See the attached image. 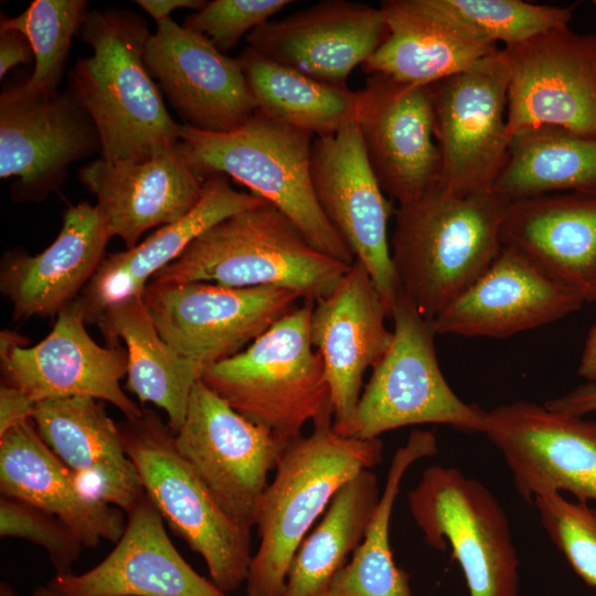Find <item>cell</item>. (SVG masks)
<instances>
[{
    "mask_svg": "<svg viewBox=\"0 0 596 596\" xmlns=\"http://www.w3.org/2000/svg\"><path fill=\"white\" fill-rule=\"evenodd\" d=\"M85 321L72 302L57 315L52 331L39 343L25 347L23 338L2 331L0 365L3 383L40 402L68 396H91L117 407L126 418L142 413L121 389L127 375V352L103 348L87 333Z\"/></svg>",
    "mask_w": 596,
    "mask_h": 596,
    "instance_id": "obj_16",
    "label": "cell"
},
{
    "mask_svg": "<svg viewBox=\"0 0 596 596\" xmlns=\"http://www.w3.org/2000/svg\"><path fill=\"white\" fill-rule=\"evenodd\" d=\"M78 179L95 195L110 237H120L127 248L146 231L191 211L205 182L179 142L146 159L94 160L79 169Z\"/></svg>",
    "mask_w": 596,
    "mask_h": 596,
    "instance_id": "obj_23",
    "label": "cell"
},
{
    "mask_svg": "<svg viewBox=\"0 0 596 596\" xmlns=\"http://www.w3.org/2000/svg\"><path fill=\"white\" fill-rule=\"evenodd\" d=\"M266 202L254 193L234 190L224 174L207 175L201 199L184 216L159 227L142 243L103 259L73 301L85 323H96L110 304L142 294L152 277L175 260L202 233L238 212Z\"/></svg>",
    "mask_w": 596,
    "mask_h": 596,
    "instance_id": "obj_29",
    "label": "cell"
},
{
    "mask_svg": "<svg viewBox=\"0 0 596 596\" xmlns=\"http://www.w3.org/2000/svg\"><path fill=\"white\" fill-rule=\"evenodd\" d=\"M127 515L102 562L81 574L54 575L46 586L58 596H228L181 556L147 494Z\"/></svg>",
    "mask_w": 596,
    "mask_h": 596,
    "instance_id": "obj_24",
    "label": "cell"
},
{
    "mask_svg": "<svg viewBox=\"0 0 596 596\" xmlns=\"http://www.w3.org/2000/svg\"><path fill=\"white\" fill-rule=\"evenodd\" d=\"M577 373L589 382H596V323L592 326L587 334Z\"/></svg>",
    "mask_w": 596,
    "mask_h": 596,
    "instance_id": "obj_45",
    "label": "cell"
},
{
    "mask_svg": "<svg viewBox=\"0 0 596 596\" xmlns=\"http://www.w3.org/2000/svg\"><path fill=\"white\" fill-rule=\"evenodd\" d=\"M179 136L182 151L201 175L232 177L283 212L315 248L347 264L355 260L317 200L312 134L257 109L235 130L209 132L183 124Z\"/></svg>",
    "mask_w": 596,
    "mask_h": 596,
    "instance_id": "obj_5",
    "label": "cell"
},
{
    "mask_svg": "<svg viewBox=\"0 0 596 596\" xmlns=\"http://www.w3.org/2000/svg\"><path fill=\"white\" fill-rule=\"evenodd\" d=\"M509 201L492 191L457 194L437 182L394 210L391 258L398 290L433 320L499 254Z\"/></svg>",
    "mask_w": 596,
    "mask_h": 596,
    "instance_id": "obj_2",
    "label": "cell"
},
{
    "mask_svg": "<svg viewBox=\"0 0 596 596\" xmlns=\"http://www.w3.org/2000/svg\"><path fill=\"white\" fill-rule=\"evenodd\" d=\"M257 109L315 137L356 123L365 93L332 86L246 47L237 57Z\"/></svg>",
    "mask_w": 596,
    "mask_h": 596,
    "instance_id": "obj_34",
    "label": "cell"
},
{
    "mask_svg": "<svg viewBox=\"0 0 596 596\" xmlns=\"http://www.w3.org/2000/svg\"><path fill=\"white\" fill-rule=\"evenodd\" d=\"M33 596H58L52 592L46 585L36 587L33 592Z\"/></svg>",
    "mask_w": 596,
    "mask_h": 596,
    "instance_id": "obj_47",
    "label": "cell"
},
{
    "mask_svg": "<svg viewBox=\"0 0 596 596\" xmlns=\"http://www.w3.org/2000/svg\"><path fill=\"white\" fill-rule=\"evenodd\" d=\"M501 243L596 304V195L549 194L509 202Z\"/></svg>",
    "mask_w": 596,
    "mask_h": 596,
    "instance_id": "obj_28",
    "label": "cell"
},
{
    "mask_svg": "<svg viewBox=\"0 0 596 596\" xmlns=\"http://www.w3.org/2000/svg\"><path fill=\"white\" fill-rule=\"evenodd\" d=\"M544 406L557 413L579 417L596 413V382L579 385L563 396L547 401Z\"/></svg>",
    "mask_w": 596,
    "mask_h": 596,
    "instance_id": "obj_43",
    "label": "cell"
},
{
    "mask_svg": "<svg viewBox=\"0 0 596 596\" xmlns=\"http://www.w3.org/2000/svg\"><path fill=\"white\" fill-rule=\"evenodd\" d=\"M0 492L54 514L86 547H95L103 540L116 544L126 528L124 511L79 489L32 419L0 436Z\"/></svg>",
    "mask_w": 596,
    "mask_h": 596,
    "instance_id": "obj_30",
    "label": "cell"
},
{
    "mask_svg": "<svg viewBox=\"0 0 596 596\" xmlns=\"http://www.w3.org/2000/svg\"><path fill=\"white\" fill-rule=\"evenodd\" d=\"M108 347L126 344L127 389L141 406L151 403L164 411L175 434L183 424L188 403L202 369L173 350L159 334L142 294L110 304L98 317Z\"/></svg>",
    "mask_w": 596,
    "mask_h": 596,
    "instance_id": "obj_31",
    "label": "cell"
},
{
    "mask_svg": "<svg viewBox=\"0 0 596 596\" xmlns=\"http://www.w3.org/2000/svg\"><path fill=\"white\" fill-rule=\"evenodd\" d=\"M428 430H413L391 461L379 504L351 560L331 579L324 596H413L408 574L400 568L390 545V523L401 482L417 460L437 453Z\"/></svg>",
    "mask_w": 596,
    "mask_h": 596,
    "instance_id": "obj_35",
    "label": "cell"
},
{
    "mask_svg": "<svg viewBox=\"0 0 596 596\" xmlns=\"http://www.w3.org/2000/svg\"><path fill=\"white\" fill-rule=\"evenodd\" d=\"M491 191L509 202L558 191L596 195V138L557 126L513 135Z\"/></svg>",
    "mask_w": 596,
    "mask_h": 596,
    "instance_id": "obj_32",
    "label": "cell"
},
{
    "mask_svg": "<svg viewBox=\"0 0 596 596\" xmlns=\"http://www.w3.org/2000/svg\"><path fill=\"white\" fill-rule=\"evenodd\" d=\"M584 304L522 253L502 245L489 269L432 324L436 334L507 338L557 321Z\"/></svg>",
    "mask_w": 596,
    "mask_h": 596,
    "instance_id": "obj_22",
    "label": "cell"
},
{
    "mask_svg": "<svg viewBox=\"0 0 596 596\" xmlns=\"http://www.w3.org/2000/svg\"><path fill=\"white\" fill-rule=\"evenodd\" d=\"M110 235L96 205L70 206L56 238L36 255L12 251L1 262L0 287L17 318L60 313L91 281Z\"/></svg>",
    "mask_w": 596,
    "mask_h": 596,
    "instance_id": "obj_27",
    "label": "cell"
},
{
    "mask_svg": "<svg viewBox=\"0 0 596 596\" xmlns=\"http://www.w3.org/2000/svg\"><path fill=\"white\" fill-rule=\"evenodd\" d=\"M383 441L344 436L333 417L288 441L260 500L259 544L246 578L247 596H281L294 554L338 490L382 461Z\"/></svg>",
    "mask_w": 596,
    "mask_h": 596,
    "instance_id": "obj_3",
    "label": "cell"
},
{
    "mask_svg": "<svg viewBox=\"0 0 596 596\" xmlns=\"http://www.w3.org/2000/svg\"><path fill=\"white\" fill-rule=\"evenodd\" d=\"M294 3L290 0H214L184 19L183 26L204 35L221 53L269 18Z\"/></svg>",
    "mask_w": 596,
    "mask_h": 596,
    "instance_id": "obj_40",
    "label": "cell"
},
{
    "mask_svg": "<svg viewBox=\"0 0 596 596\" xmlns=\"http://www.w3.org/2000/svg\"><path fill=\"white\" fill-rule=\"evenodd\" d=\"M387 35L361 65L369 76L427 86L473 67L498 45L443 0H384Z\"/></svg>",
    "mask_w": 596,
    "mask_h": 596,
    "instance_id": "obj_25",
    "label": "cell"
},
{
    "mask_svg": "<svg viewBox=\"0 0 596 596\" xmlns=\"http://www.w3.org/2000/svg\"><path fill=\"white\" fill-rule=\"evenodd\" d=\"M393 336L373 368L355 411L338 433L361 439L418 424H444L482 433L486 411L461 401L440 370L432 321L398 290L392 307Z\"/></svg>",
    "mask_w": 596,
    "mask_h": 596,
    "instance_id": "obj_8",
    "label": "cell"
},
{
    "mask_svg": "<svg viewBox=\"0 0 596 596\" xmlns=\"http://www.w3.org/2000/svg\"><path fill=\"white\" fill-rule=\"evenodd\" d=\"M541 523L573 571L596 587V510L560 492L534 498Z\"/></svg>",
    "mask_w": 596,
    "mask_h": 596,
    "instance_id": "obj_38",
    "label": "cell"
},
{
    "mask_svg": "<svg viewBox=\"0 0 596 596\" xmlns=\"http://www.w3.org/2000/svg\"><path fill=\"white\" fill-rule=\"evenodd\" d=\"M34 58L29 40L21 32L10 28H0V78L19 64L30 63Z\"/></svg>",
    "mask_w": 596,
    "mask_h": 596,
    "instance_id": "obj_42",
    "label": "cell"
},
{
    "mask_svg": "<svg viewBox=\"0 0 596 596\" xmlns=\"http://www.w3.org/2000/svg\"><path fill=\"white\" fill-rule=\"evenodd\" d=\"M97 129L72 94L41 93L26 79L0 94V177H17V201L44 200L57 191L68 167L100 152Z\"/></svg>",
    "mask_w": 596,
    "mask_h": 596,
    "instance_id": "obj_13",
    "label": "cell"
},
{
    "mask_svg": "<svg viewBox=\"0 0 596 596\" xmlns=\"http://www.w3.org/2000/svg\"><path fill=\"white\" fill-rule=\"evenodd\" d=\"M315 300L302 302L240 353L206 368L202 382L284 444L308 422L333 417L320 353L310 338Z\"/></svg>",
    "mask_w": 596,
    "mask_h": 596,
    "instance_id": "obj_6",
    "label": "cell"
},
{
    "mask_svg": "<svg viewBox=\"0 0 596 596\" xmlns=\"http://www.w3.org/2000/svg\"><path fill=\"white\" fill-rule=\"evenodd\" d=\"M482 433L502 454L518 493L568 491L596 501V423L518 401L486 411Z\"/></svg>",
    "mask_w": 596,
    "mask_h": 596,
    "instance_id": "obj_15",
    "label": "cell"
},
{
    "mask_svg": "<svg viewBox=\"0 0 596 596\" xmlns=\"http://www.w3.org/2000/svg\"><path fill=\"white\" fill-rule=\"evenodd\" d=\"M311 180L321 210L368 269L391 316L398 292L387 237L393 209L370 168L356 123L315 137Z\"/></svg>",
    "mask_w": 596,
    "mask_h": 596,
    "instance_id": "obj_17",
    "label": "cell"
},
{
    "mask_svg": "<svg viewBox=\"0 0 596 596\" xmlns=\"http://www.w3.org/2000/svg\"><path fill=\"white\" fill-rule=\"evenodd\" d=\"M126 454L146 494L171 530L202 556L211 581L231 593L246 582L252 561L251 528L231 518L177 449L174 433L143 407L119 425Z\"/></svg>",
    "mask_w": 596,
    "mask_h": 596,
    "instance_id": "obj_7",
    "label": "cell"
},
{
    "mask_svg": "<svg viewBox=\"0 0 596 596\" xmlns=\"http://www.w3.org/2000/svg\"><path fill=\"white\" fill-rule=\"evenodd\" d=\"M174 443L221 508L238 523L255 526L268 475L286 444L237 413L201 379Z\"/></svg>",
    "mask_w": 596,
    "mask_h": 596,
    "instance_id": "obj_12",
    "label": "cell"
},
{
    "mask_svg": "<svg viewBox=\"0 0 596 596\" xmlns=\"http://www.w3.org/2000/svg\"><path fill=\"white\" fill-rule=\"evenodd\" d=\"M207 1L204 0H137L136 3L151 15L157 23L171 18L175 9H202Z\"/></svg>",
    "mask_w": 596,
    "mask_h": 596,
    "instance_id": "obj_44",
    "label": "cell"
},
{
    "mask_svg": "<svg viewBox=\"0 0 596 596\" xmlns=\"http://www.w3.org/2000/svg\"><path fill=\"white\" fill-rule=\"evenodd\" d=\"M35 402L24 392L2 383L0 386V436L32 419Z\"/></svg>",
    "mask_w": 596,
    "mask_h": 596,
    "instance_id": "obj_41",
    "label": "cell"
},
{
    "mask_svg": "<svg viewBox=\"0 0 596 596\" xmlns=\"http://www.w3.org/2000/svg\"><path fill=\"white\" fill-rule=\"evenodd\" d=\"M145 64L187 126L227 132L257 110L237 57L226 56L204 35L171 18L157 23L150 34Z\"/></svg>",
    "mask_w": 596,
    "mask_h": 596,
    "instance_id": "obj_18",
    "label": "cell"
},
{
    "mask_svg": "<svg viewBox=\"0 0 596 596\" xmlns=\"http://www.w3.org/2000/svg\"><path fill=\"white\" fill-rule=\"evenodd\" d=\"M142 298L161 338L203 371L247 348L299 305L290 289L150 281Z\"/></svg>",
    "mask_w": 596,
    "mask_h": 596,
    "instance_id": "obj_10",
    "label": "cell"
},
{
    "mask_svg": "<svg viewBox=\"0 0 596 596\" xmlns=\"http://www.w3.org/2000/svg\"><path fill=\"white\" fill-rule=\"evenodd\" d=\"M0 536L25 540L42 546L55 575L71 574L84 547L77 534L61 519L7 496L0 498Z\"/></svg>",
    "mask_w": 596,
    "mask_h": 596,
    "instance_id": "obj_39",
    "label": "cell"
},
{
    "mask_svg": "<svg viewBox=\"0 0 596 596\" xmlns=\"http://www.w3.org/2000/svg\"><path fill=\"white\" fill-rule=\"evenodd\" d=\"M387 316L390 310L368 269L356 259L331 294L315 300L310 338L323 361L337 432L355 411L365 371L376 365L391 344Z\"/></svg>",
    "mask_w": 596,
    "mask_h": 596,
    "instance_id": "obj_21",
    "label": "cell"
},
{
    "mask_svg": "<svg viewBox=\"0 0 596 596\" xmlns=\"http://www.w3.org/2000/svg\"><path fill=\"white\" fill-rule=\"evenodd\" d=\"M453 12L493 43L517 45L568 26L575 4L557 7L522 0H443Z\"/></svg>",
    "mask_w": 596,
    "mask_h": 596,
    "instance_id": "obj_37",
    "label": "cell"
},
{
    "mask_svg": "<svg viewBox=\"0 0 596 596\" xmlns=\"http://www.w3.org/2000/svg\"><path fill=\"white\" fill-rule=\"evenodd\" d=\"M409 513L433 549H451L469 596H518L520 561L508 518L481 482L430 466L408 492Z\"/></svg>",
    "mask_w": 596,
    "mask_h": 596,
    "instance_id": "obj_9",
    "label": "cell"
},
{
    "mask_svg": "<svg viewBox=\"0 0 596 596\" xmlns=\"http://www.w3.org/2000/svg\"><path fill=\"white\" fill-rule=\"evenodd\" d=\"M387 35L379 8L348 0H323L281 20L267 21L246 35L248 47L316 81L348 87Z\"/></svg>",
    "mask_w": 596,
    "mask_h": 596,
    "instance_id": "obj_20",
    "label": "cell"
},
{
    "mask_svg": "<svg viewBox=\"0 0 596 596\" xmlns=\"http://www.w3.org/2000/svg\"><path fill=\"white\" fill-rule=\"evenodd\" d=\"M87 8L86 0H34L13 18L1 15L0 28L18 30L32 46L35 64L29 86L44 94L58 92L72 39Z\"/></svg>",
    "mask_w": 596,
    "mask_h": 596,
    "instance_id": "obj_36",
    "label": "cell"
},
{
    "mask_svg": "<svg viewBox=\"0 0 596 596\" xmlns=\"http://www.w3.org/2000/svg\"><path fill=\"white\" fill-rule=\"evenodd\" d=\"M352 264L315 248L283 212L266 202L202 233L150 281L269 286L317 300L334 290Z\"/></svg>",
    "mask_w": 596,
    "mask_h": 596,
    "instance_id": "obj_4",
    "label": "cell"
},
{
    "mask_svg": "<svg viewBox=\"0 0 596 596\" xmlns=\"http://www.w3.org/2000/svg\"><path fill=\"white\" fill-rule=\"evenodd\" d=\"M510 137L557 126L596 138V35L555 29L503 47Z\"/></svg>",
    "mask_w": 596,
    "mask_h": 596,
    "instance_id": "obj_14",
    "label": "cell"
},
{
    "mask_svg": "<svg viewBox=\"0 0 596 596\" xmlns=\"http://www.w3.org/2000/svg\"><path fill=\"white\" fill-rule=\"evenodd\" d=\"M593 4H594V6H595V8H596V0H594V1H593Z\"/></svg>",
    "mask_w": 596,
    "mask_h": 596,
    "instance_id": "obj_48",
    "label": "cell"
},
{
    "mask_svg": "<svg viewBox=\"0 0 596 596\" xmlns=\"http://www.w3.org/2000/svg\"><path fill=\"white\" fill-rule=\"evenodd\" d=\"M380 498L379 480L371 469L345 482L294 554L281 596H324L362 542Z\"/></svg>",
    "mask_w": 596,
    "mask_h": 596,
    "instance_id": "obj_33",
    "label": "cell"
},
{
    "mask_svg": "<svg viewBox=\"0 0 596 596\" xmlns=\"http://www.w3.org/2000/svg\"><path fill=\"white\" fill-rule=\"evenodd\" d=\"M509 64L503 49L468 71L427 85L440 153L439 184L457 194L491 191L511 141Z\"/></svg>",
    "mask_w": 596,
    "mask_h": 596,
    "instance_id": "obj_11",
    "label": "cell"
},
{
    "mask_svg": "<svg viewBox=\"0 0 596 596\" xmlns=\"http://www.w3.org/2000/svg\"><path fill=\"white\" fill-rule=\"evenodd\" d=\"M364 93L356 124L370 168L384 194L409 203L440 177L428 88L371 75Z\"/></svg>",
    "mask_w": 596,
    "mask_h": 596,
    "instance_id": "obj_19",
    "label": "cell"
},
{
    "mask_svg": "<svg viewBox=\"0 0 596 596\" xmlns=\"http://www.w3.org/2000/svg\"><path fill=\"white\" fill-rule=\"evenodd\" d=\"M79 32L93 53L70 71L68 92L97 129L100 159L140 160L175 146L180 125L145 64L147 22L128 10H93Z\"/></svg>",
    "mask_w": 596,
    "mask_h": 596,
    "instance_id": "obj_1",
    "label": "cell"
},
{
    "mask_svg": "<svg viewBox=\"0 0 596 596\" xmlns=\"http://www.w3.org/2000/svg\"><path fill=\"white\" fill-rule=\"evenodd\" d=\"M32 421L54 455L88 497L127 514L146 496L119 426L99 400L68 396L36 402Z\"/></svg>",
    "mask_w": 596,
    "mask_h": 596,
    "instance_id": "obj_26",
    "label": "cell"
},
{
    "mask_svg": "<svg viewBox=\"0 0 596 596\" xmlns=\"http://www.w3.org/2000/svg\"><path fill=\"white\" fill-rule=\"evenodd\" d=\"M0 596H21L18 592L7 582L0 583Z\"/></svg>",
    "mask_w": 596,
    "mask_h": 596,
    "instance_id": "obj_46",
    "label": "cell"
}]
</instances>
